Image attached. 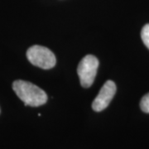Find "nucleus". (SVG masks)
Wrapping results in <instances>:
<instances>
[{
    "label": "nucleus",
    "mask_w": 149,
    "mask_h": 149,
    "mask_svg": "<svg viewBox=\"0 0 149 149\" xmlns=\"http://www.w3.org/2000/svg\"><path fill=\"white\" fill-rule=\"evenodd\" d=\"M141 37L143 42L144 45L149 49V23L146 24L141 32Z\"/></svg>",
    "instance_id": "5"
},
{
    "label": "nucleus",
    "mask_w": 149,
    "mask_h": 149,
    "mask_svg": "<svg viewBox=\"0 0 149 149\" xmlns=\"http://www.w3.org/2000/svg\"><path fill=\"white\" fill-rule=\"evenodd\" d=\"M99 67V60L93 55H87L80 61L77 68L80 85L84 88H90L95 79Z\"/></svg>",
    "instance_id": "3"
},
{
    "label": "nucleus",
    "mask_w": 149,
    "mask_h": 149,
    "mask_svg": "<svg viewBox=\"0 0 149 149\" xmlns=\"http://www.w3.org/2000/svg\"><path fill=\"white\" fill-rule=\"evenodd\" d=\"M27 57L33 65L44 70L53 68L56 63L53 52L50 49L38 45L28 48Z\"/></svg>",
    "instance_id": "2"
},
{
    "label": "nucleus",
    "mask_w": 149,
    "mask_h": 149,
    "mask_svg": "<svg viewBox=\"0 0 149 149\" xmlns=\"http://www.w3.org/2000/svg\"><path fill=\"white\" fill-rule=\"evenodd\" d=\"M140 107H141V109L144 113H149V93L147 94L146 95H144L143 99L141 100Z\"/></svg>",
    "instance_id": "6"
},
{
    "label": "nucleus",
    "mask_w": 149,
    "mask_h": 149,
    "mask_svg": "<svg viewBox=\"0 0 149 149\" xmlns=\"http://www.w3.org/2000/svg\"><path fill=\"white\" fill-rule=\"evenodd\" d=\"M13 89L26 106H41L47 101L46 92L31 82L21 80H15L13 83Z\"/></svg>",
    "instance_id": "1"
},
{
    "label": "nucleus",
    "mask_w": 149,
    "mask_h": 149,
    "mask_svg": "<svg viewBox=\"0 0 149 149\" xmlns=\"http://www.w3.org/2000/svg\"><path fill=\"white\" fill-rule=\"evenodd\" d=\"M116 85L112 80H107L102 86L99 95H97L92 104L93 109L96 112H100L105 109L113 100L116 93Z\"/></svg>",
    "instance_id": "4"
}]
</instances>
